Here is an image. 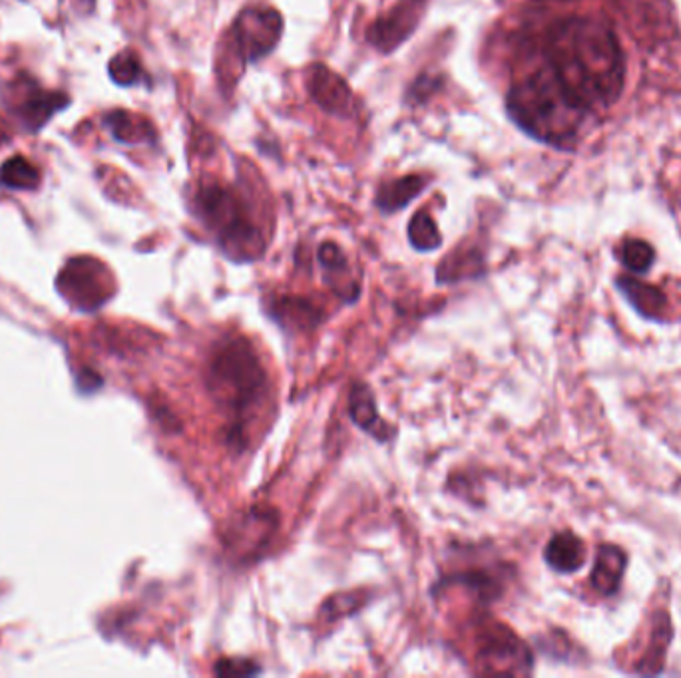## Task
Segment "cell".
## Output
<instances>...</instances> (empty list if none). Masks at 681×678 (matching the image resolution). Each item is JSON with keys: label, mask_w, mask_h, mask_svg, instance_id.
I'll use <instances>...</instances> for the list:
<instances>
[{"label": "cell", "mask_w": 681, "mask_h": 678, "mask_svg": "<svg viewBox=\"0 0 681 678\" xmlns=\"http://www.w3.org/2000/svg\"><path fill=\"white\" fill-rule=\"evenodd\" d=\"M547 67L584 110L620 100L625 58L614 26L602 16H568L547 38Z\"/></svg>", "instance_id": "1"}, {"label": "cell", "mask_w": 681, "mask_h": 678, "mask_svg": "<svg viewBox=\"0 0 681 678\" xmlns=\"http://www.w3.org/2000/svg\"><path fill=\"white\" fill-rule=\"evenodd\" d=\"M506 110L523 132L554 147L574 144L588 114L572 100L548 67L514 84L506 98Z\"/></svg>", "instance_id": "2"}, {"label": "cell", "mask_w": 681, "mask_h": 678, "mask_svg": "<svg viewBox=\"0 0 681 678\" xmlns=\"http://www.w3.org/2000/svg\"><path fill=\"white\" fill-rule=\"evenodd\" d=\"M208 386L213 401L230 416L227 442L244 445L247 414L256 408L268 390V374L256 348L242 336H230L213 348L208 368Z\"/></svg>", "instance_id": "3"}, {"label": "cell", "mask_w": 681, "mask_h": 678, "mask_svg": "<svg viewBox=\"0 0 681 678\" xmlns=\"http://www.w3.org/2000/svg\"><path fill=\"white\" fill-rule=\"evenodd\" d=\"M196 203L201 223L212 231L225 255L234 261H256L263 255V235L232 191L218 183L203 186L196 195Z\"/></svg>", "instance_id": "4"}, {"label": "cell", "mask_w": 681, "mask_h": 678, "mask_svg": "<svg viewBox=\"0 0 681 678\" xmlns=\"http://www.w3.org/2000/svg\"><path fill=\"white\" fill-rule=\"evenodd\" d=\"M0 104L24 132L36 134L55 118V114L70 106V98L64 92L43 88L31 76L19 74L0 86Z\"/></svg>", "instance_id": "5"}, {"label": "cell", "mask_w": 681, "mask_h": 678, "mask_svg": "<svg viewBox=\"0 0 681 678\" xmlns=\"http://www.w3.org/2000/svg\"><path fill=\"white\" fill-rule=\"evenodd\" d=\"M58 289L80 309H96L110 299V273L101 261L79 257L60 273Z\"/></svg>", "instance_id": "6"}, {"label": "cell", "mask_w": 681, "mask_h": 678, "mask_svg": "<svg viewBox=\"0 0 681 678\" xmlns=\"http://www.w3.org/2000/svg\"><path fill=\"white\" fill-rule=\"evenodd\" d=\"M283 33V19L273 9H247L232 28L235 48L246 62H257L278 46Z\"/></svg>", "instance_id": "7"}, {"label": "cell", "mask_w": 681, "mask_h": 678, "mask_svg": "<svg viewBox=\"0 0 681 678\" xmlns=\"http://www.w3.org/2000/svg\"><path fill=\"white\" fill-rule=\"evenodd\" d=\"M482 661L486 663V673H508L523 675L532 670V655L528 646L504 627L486 629L481 643Z\"/></svg>", "instance_id": "8"}, {"label": "cell", "mask_w": 681, "mask_h": 678, "mask_svg": "<svg viewBox=\"0 0 681 678\" xmlns=\"http://www.w3.org/2000/svg\"><path fill=\"white\" fill-rule=\"evenodd\" d=\"M425 0H399L391 11L383 14L369 28V43L380 52H392L414 33L421 23Z\"/></svg>", "instance_id": "9"}, {"label": "cell", "mask_w": 681, "mask_h": 678, "mask_svg": "<svg viewBox=\"0 0 681 678\" xmlns=\"http://www.w3.org/2000/svg\"><path fill=\"white\" fill-rule=\"evenodd\" d=\"M307 90L324 110L331 114H349L353 110V92L347 86L345 80L324 64L309 68Z\"/></svg>", "instance_id": "10"}, {"label": "cell", "mask_w": 681, "mask_h": 678, "mask_svg": "<svg viewBox=\"0 0 681 678\" xmlns=\"http://www.w3.org/2000/svg\"><path fill=\"white\" fill-rule=\"evenodd\" d=\"M615 289L624 295L639 317L654 323H668V297L664 290L627 275L615 278Z\"/></svg>", "instance_id": "11"}, {"label": "cell", "mask_w": 681, "mask_h": 678, "mask_svg": "<svg viewBox=\"0 0 681 678\" xmlns=\"http://www.w3.org/2000/svg\"><path fill=\"white\" fill-rule=\"evenodd\" d=\"M625 568H627V554L622 547L614 544L600 545L596 561H594L592 575H590L594 590L603 597L615 595L622 585Z\"/></svg>", "instance_id": "12"}, {"label": "cell", "mask_w": 681, "mask_h": 678, "mask_svg": "<svg viewBox=\"0 0 681 678\" xmlns=\"http://www.w3.org/2000/svg\"><path fill=\"white\" fill-rule=\"evenodd\" d=\"M586 545L580 537L572 532H560L548 542L544 549V561L548 568L556 571L560 575L578 573L586 566Z\"/></svg>", "instance_id": "13"}, {"label": "cell", "mask_w": 681, "mask_h": 678, "mask_svg": "<svg viewBox=\"0 0 681 678\" xmlns=\"http://www.w3.org/2000/svg\"><path fill=\"white\" fill-rule=\"evenodd\" d=\"M104 123L120 144L138 145L154 140V128L144 116L132 111L114 110L104 116Z\"/></svg>", "instance_id": "14"}, {"label": "cell", "mask_w": 681, "mask_h": 678, "mask_svg": "<svg viewBox=\"0 0 681 678\" xmlns=\"http://www.w3.org/2000/svg\"><path fill=\"white\" fill-rule=\"evenodd\" d=\"M351 418L357 424L361 430H365L367 435L375 436L380 442H385L389 438V426L383 423V418L375 406V399L371 394V390L365 384L353 386L351 392Z\"/></svg>", "instance_id": "15"}, {"label": "cell", "mask_w": 681, "mask_h": 678, "mask_svg": "<svg viewBox=\"0 0 681 678\" xmlns=\"http://www.w3.org/2000/svg\"><path fill=\"white\" fill-rule=\"evenodd\" d=\"M428 179L423 176H407L385 183L377 195V207L380 212L395 213L409 205L411 201L425 190Z\"/></svg>", "instance_id": "16"}, {"label": "cell", "mask_w": 681, "mask_h": 678, "mask_svg": "<svg viewBox=\"0 0 681 678\" xmlns=\"http://www.w3.org/2000/svg\"><path fill=\"white\" fill-rule=\"evenodd\" d=\"M269 312L275 317V321L281 326H293V329H312L319 323L321 314L319 309H315L307 299L297 297H281L269 307Z\"/></svg>", "instance_id": "17"}, {"label": "cell", "mask_w": 681, "mask_h": 678, "mask_svg": "<svg viewBox=\"0 0 681 678\" xmlns=\"http://www.w3.org/2000/svg\"><path fill=\"white\" fill-rule=\"evenodd\" d=\"M40 171L31 159L14 156L0 167V183L9 190L33 191L40 186Z\"/></svg>", "instance_id": "18"}, {"label": "cell", "mask_w": 681, "mask_h": 678, "mask_svg": "<svg viewBox=\"0 0 681 678\" xmlns=\"http://www.w3.org/2000/svg\"><path fill=\"white\" fill-rule=\"evenodd\" d=\"M671 641L670 619L666 615H659L658 623L654 629V643L649 645L648 655L639 663L637 673L642 675H658L664 668V656L668 653Z\"/></svg>", "instance_id": "19"}, {"label": "cell", "mask_w": 681, "mask_h": 678, "mask_svg": "<svg viewBox=\"0 0 681 678\" xmlns=\"http://www.w3.org/2000/svg\"><path fill=\"white\" fill-rule=\"evenodd\" d=\"M618 259L630 273L646 275L656 263V249L644 239H625L618 251Z\"/></svg>", "instance_id": "20"}, {"label": "cell", "mask_w": 681, "mask_h": 678, "mask_svg": "<svg viewBox=\"0 0 681 678\" xmlns=\"http://www.w3.org/2000/svg\"><path fill=\"white\" fill-rule=\"evenodd\" d=\"M450 583L455 585H467L472 591H477V595L482 600L498 599L503 595V579L494 578L486 571H469V573H458L448 578Z\"/></svg>", "instance_id": "21"}, {"label": "cell", "mask_w": 681, "mask_h": 678, "mask_svg": "<svg viewBox=\"0 0 681 678\" xmlns=\"http://www.w3.org/2000/svg\"><path fill=\"white\" fill-rule=\"evenodd\" d=\"M409 241L419 251H435L443 243L438 227L426 212L416 213L409 223Z\"/></svg>", "instance_id": "22"}, {"label": "cell", "mask_w": 681, "mask_h": 678, "mask_svg": "<svg viewBox=\"0 0 681 678\" xmlns=\"http://www.w3.org/2000/svg\"><path fill=\"white\" fill-rule=\"evenodd\" d=\"M108 72H110V76H113L114 82L118 86H134V84H140V80L144 79V68L140 64L138 56L134 52H130V50L114 56L113 60H110Z\"/></svg>", "instance_id": "23"}, {"label": "cell", "mask_w": 681, "mask_h": 678, "mask_svg": "<svg viewBox=\"0 0 681 678\" xmlns=\"http://www.w3.org/2000/svg\"><path fill=\"white\" fill-rule=\"evenodd\" d=\"M317 257H319V263H321L325 271H327L329 281L333 277H347V273H349L347 259L345 255H343V251H341L336 243L321 245Z\"/></svg>", "instance_id": "24"}, {"label": "cell", "mask_w": 681, "mask_h": 678, "mask_svg": "<svg viewBox=\"0 0 681 678\" xmlns=\"http://www.w3.org/2000/svg\"><path fill=\"white\" fill-rule=\"evenodd\" d=\"M257 673H259V667L254 661H247V658H222L215 665V675L220 677H251Z\"/></svg>", "instance_id": "25"}, {"label": "cell", "mask_w": 681, "mask_h": 678, "mask_svg": "<svg viewBox=\"0 0 681 678\" xmlns=\"http://www.w3.org/2000/svg\"><path fill=\"white\" fill-rule=\"evenodd\" d=\"M436 88H438V79L423 76V79L416 80V84L411 88L409 98L414 102H425Z\"/></svg>", "instance_id": "26"}, {"label": "cell", "mask_w": 681, "mask_h": 678, "mask_svg": "<svg viewBox=\"0 0 681 678\" xmlns=\"http://www.w3.org/2000/svg\"><path fill=\"white\" fill-rule=\"evenodd\" d=\"M7 142H9V135L0 130V147H2V144H7Z\"/></svg>", "instance_id": "27"}]
</instances>
